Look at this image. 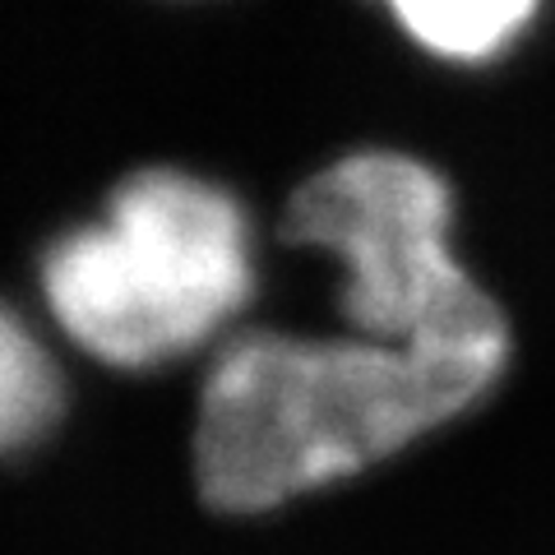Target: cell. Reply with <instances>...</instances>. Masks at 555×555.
I'll return each instance as SVG.
<instances>
[{
    "mask_svg": "<svg viewBox=\"0 0 555 555\" xmlns=\"http://www.w3.org/2000/svg\"><path fill=\"white\" fill-rule=\"evenodd\" d=\"M505 366L500 306L430 324L408 343L241 334L199 389V500L218 514H264L361 477L477 408Z\"/></svg>",
    "mask_w": 555,
    "mask_h": 555,
    "instance_id": "cell-1",
    "label": "cell"
},
{
    "mask_svg": "<svg viewBox=\"0 0 555 555\" xmlns=\"http://www.w3.org/2000/svg\"><path fill=\"white\" fill-rule=\"evenodd\" d=\"M42 292L51 320L102 366H167L250 306V218L222 185L144 167L112 190L102 222L51 241Z\"/></svg>",
    "mask_w": 555,
    "mask_h": 555,
    "instance_id": "cell-2",
    "label": "cell"
},
{
    "mask_svg": "<svg viewBox=\"0 0 555 555\" xmlns=\"http://www.w3.org/2000/svg\"><path fill=\"white\" fill-rule=\"evenodd\" d=\"M449 222L454 195L436 167L366 149L297 185L278 232L287 246H324L347 264L338 310L357 334L408 343L430 324L495 310L449 250Z\"/></svg>",
    "mask_w": 555,
    "mask_h": 555,
    "instance_id": "cell-3",
    "label": "cell"
},
{
    "mask_svg": "<svg viewBox=\"0 0 555 555\" xmlns=\"http://www.w3.org/2000/svg\"><path fill=\"white\" fill-rule=\"evenodd\" d=\"M65 416V379L38 334L0 301V459L42 444Z\"/></svg>",
    "mask_w": 555,
    "mask_h": 555,
    "instance_id": "cell-4",
    "label": "cell"
},
{
    "mask_svg": "<svg viewBox=\"0 0 555 555\" xmlns=\"http://www.w3.org/2000/svg\"><path fill=\"white\" fill-rule=\"evenodd\" d=\"M398 24L449 61L500 56L537 14V0H389Z\"/></svg>",
    "mask_w": 555,
    "mask_h": 555,
    "instance_id": "cell-5",
    "label": "cell"
}]
</instances>
